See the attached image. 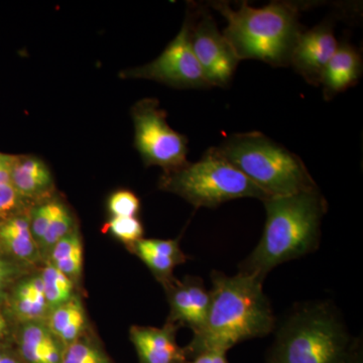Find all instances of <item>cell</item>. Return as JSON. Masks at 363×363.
Listing matches in <instances>:
<instances>
[{
	"label": "cell",
	"mask_w": 363,
	"mask_h": 363,
	"mask_svg": "<svg viewBox=\"0 0 363 363\" xmlns=\"http://www.w3.org/2000/svg\"><path fill=\"white\" fill-rule=\"evenodd\" d=\"M11 155L1 154L0 156V185L11 184V168L14 161Z\"/></svg>",
	"instance_id": "cell-32"
},
{
	"label": "cell",
	"mask_w": 363,
	"mask_h": 363,
	"mask_svg": "<svg viewBox=\"0 0 363 363\" xmlns=\"http://www.w3.org/2000/svg\"><path fill=\"white\" fill-rule=\"evenodd\" d=\"M0 156H1V152H0Z\"/></svg>",
	"instance_id": "cell-34"
},
{
	"label": "cell",
	"mask_w": 363,
	"mask_h": 363,
	"mask_svg": "<svg viewBox=\"0 0 363 363\" xmlns=\"http://www.w3.org/2000/svg\"><path fill=\"white\" fill-rule=\"evenodd\" d=\"M11 185L30 202L52 197L54 179L49 167L40 157L16 156L11 168Z\"/></svg>",
	"instance_id": "cell-16"
},
{
	"label": "cell",
	"mask_w": 363,
	"mask_h": 363,
	"mask_svg": "<svg viewBox=\"0 0 363 363\" xmlns=\"http://www.w3.org/2000/svg\"><path fill=\"white\" fill-rule=\"evenodd\" d=\"M4 308L16 325L45 322L50 310L40 272H30L18 279L11 289Z\"/></svg>",
	"instance_id": "cell-14"
},
{
	"label": "cell",
	"mask_w": 363,
	"mask_h": 363,
	"mask_svg": "<svg viewBox=\"0 0 363 363\" xmlns=\"http://www.w3.org/2000/svg\"><path fill=\"white\" fill-rule=\"evenodd\" d=\"M217 150L269 197L318 188L300 157L257 131L229 136Z\"/></svg>",
	"instance_id": "cell-5"
},
{
	"label": "cell",
	"mask_w": 363,
	"mask_h": 363,
	"mask_svg": "<svg viewBox=\"0 0 363 363\" xmlns=\"http://www.w3.org/2000/svg\"><path fill=\"white\" fill-rule=\"evenodd\" d=\"M136 243L150 252L173 257V259L179 260L181 264H184L187 260L185 253L182 252L179 240H145L143 238Z\"/></svg>",
	"instance_id": "cell-29"
},
{
	"label": "cell",
	"mask_w": 363,
	"mask_h": 363,
	"mask_svg": "<svg viewBox=\"0 0 363 363\" xmlns=\"http://www.w3.org/2000/svg\"><path fill=\"white\" fill-rule=\"evenodd\" d=\"M107 208L112 217H136L140 210V202L130 191L119 190L109 197Z\"/></svg>",
	"instance_id": "cell-28"
},
{
	"label": "cell",
	"mask_w": 363,
	"mask_h": 363,
	"mask_svg": "<svg viewBox=\"0 0 363 363\" xmlns=\"http://www.w3.org/2000/svg\"><path fill=\"white\" fill-rule=\"evenodd\" d=\"M267 221L259 245L240 272L264 281L274 267L314 252L320 243L327 203L319 189L264 200Z\"/></svg>",
	"instance_id": "cell-2"
},
{
	"label": "cell",
	"mask_w": 363,
	"mask_h": 363,
	"mask_svg": "<svg viewBox=\"0 0 363 363\" xmlns=\"http://www.w3.org/2000/svg\"><path fill=\"white\" fill-rule=\"evenodd\" d=\"M197 21L191 18L190 39L198 63L209 86L229 84L240 60L206 9L198 11Z\"/></svg>",
	"instance_id": "cell-9"
},
{
	"label": "cell",
	"mask_w": 363,
	"mask_h": 363,
	"mask_svg": "<svg viewBox=\"0 0 363 363\" xmlns=\"http://www.w3.org/2000/svg\"><path fill=\"white\" fill-rule=\"evenodd\" d=\"M14 347L25 363H61L65 348L44 321L16 325Z\"/></svg>",
	"instance_id": "cell-13"
},
{
	"label": "cell",
	"mask_w": 363,
	"mask_h": 363,
	"mask_svg": "<svg viewBox=\"0 0 363 363\" xmlns=\"http://www.w3.org/2000/svg\"><path fill=\"white\" fill-rule=\"evenodd\" d=\"M45 324L64 347L83 337L87 317L81 298L74 296L66 304L52 310L48 315Z\"/></svg>",
	"instance_id": "cell-18"
},
{
	"label": "cell",
	"mask_w": 363,
	"mask_h": 363,
	"mask_svg": "<svg viewBox=\"0 0 363 363\" xmlns=\"http://www.w3.org/2000/svg\"><path fill=\"white\" fill-rule=\"evenodd\" d=\"M166 192L180 196L196 208H216L240 198L267 199L269 196L222 157L217 147L205 152L200 161L164 172L159 183Z\"/></svg>",
	"instance_id": "cell-6"
},
{
	"label": "cell",
	"mask_w": 363,
	"mask_h": 363,
	"mask_svg": "<svg viewBox=\"0 0 363 363\" xmlns=\"http://www.w3.org/2000/svg\"><path fill=\"white\" fill-rule=\"evenodd\" d=\"M264 363H362V345L333 305L306 303L279 327Z\"/></svg>",
	"instance_id": "cell-3"
},
{
	"label": "cell",
	"mask_w": 363,
	"mask_h": 363,
	"mask_svg": "<svg viewBox=\"0 0 363 363\" xmlns=\"http://www.w3.org/2000/svg\"><path fill=\"white\" fill-rule=\"evenodd\" d=\"M211 281L206 321L184 348L187 359L207 351L227 353L236 344L269 335L276 326L259 277L242 272L228 277L215 271Z\"/></svg>",
	"instance_id": "cell-1"
},
{
	"label": "cell",
	"mask_w": 363,
	"mask_h": 363,
	"mask_svg": "<svg viewBox=\"0 0 363 363\" xmlns=\"http://www.w3.org/2000/svg\"><path fill=\"white\" fill-rule=\"evenodd\" d=\"M59 202L60 200L56 198H47L42 201L35 202L28 211L30 233H32L33 240L37 242L38 247L44 238L52 217L56 213Z\"/></svg>",
	"instance_id": "cell-24"
},
{
	"label": "cell",
	"mask_w": 363,
	"mask_h": 363,
	"mask_svg": "<svg viewBox=\"0 0 363 363\" xmlns=\"http://www.w3.org/2000/svg\"><path fill=\"white\" fill-rule=\"evenodd\" d=\"M0 363H25L13 346L0 348Z\"/></svg>",
	"instance_id": "cell-33"
},
{
	"label": "cell",
	"mask_w": 363,
	"mask_h": 363,
	"mask_svg": "<svg viewBox=\"0 0 363 363\" xmlns=\"http://www.w3.org/2000/svg\"><path fill=\"white\" fill-rule=\"evenodd\" d=\"M338 45L331 26L322 23L301 33L291 56V64L308 83L319 85L324 69L337 51Z\"/></svg>",
	"instance_id": "cell-11"
},
{
	"label": "cell",
	"mask_w": 363,
	"mask_h": 363,
	"mask_svg": "<svg viewBox=\"0 0 363 363\" xmlns=\"http://www.w3.org/2000/svg\"><path fill=\"white\" fill-rule=\"evenodd\" d=\"M40 276L50 312L59 306L66 304L75 296V284L49 262H45Z\"/></svg>",
	"instance_id": "cell-20"
},
{
	"label": "cell",
	"mask_w": 363,
	"mask_h": 363,
	"mask_svg": "<svg viewBox=\"0 0 363 363\" xmlns=\"http://www.w3.org/2000/svg\"><path fill=\"white\" fill-rule=\"evenodd\" d=\"M16 324L14 323L6 308L0 307V348L14 345V334Z\"/></svg>",
	"instance_id": "cell-30"
},
{
	"label": "cell",
	"mask_w": 363,
	"mask_h": 363,
	"mask_svg": "<svg viewBox=\"0 0 363 363\" xmlns=\"http://www.w3.org/2000/svg\"><path fill=\"white\" fill-rule=\"evenodd\" d=\"M191 18L164 51L154 61L121 73L123 79H149L176 88L210 87L193 52L190 39Z\"/></svg>",
	"instance_id": "cell-8"
},
{
	"label": "cell",
	"mask_w": 363,
	"mask_h": 363,
	"mask_svg": "<svg viewBox=\"0 0 363 363\" xmlns=\"http://www.w3.org/2000/svg\"><path fill=\"white\" fill-rule=\"evenodd\" d=\"M104 230L130 248L143 240V224L136 217H111Z\"/></svg>",
	"instance_id": "cell-25"
},
{
	"label": "cell",
	"mask_w": 363,
	"mask_h": 363,
	"mask_svg": "<svg viewBox=\"0 0 363 363\" xmlns=\"http://www.w3.org/2000/svg\"><path fill=\"white\" fill-rule=\"evenodd\" d=\"M131 250L142 259L145 266L149 267L150 271L154 274L157 281H161L162 286L167 285L175 279L173 276V272L178 264H181L179 260L150 252V250L140 247L138 243H135V247L131 248Z\"/></svg>",
	"instance_id": "cell-23"
},
{
	"label": "cell",
	"mask_w": 363,
	"mask_h": 363,
	"mask_svg": "<svg viewBox=\"0 0 363 363\" xmlns=\"http://www.w3.org/2000/svg\"><path fill=\"white\" fill-rule=\"evenodd\" d=\"M28 211L0 222V252L23 266L32 267L42 262L43 259L30 233Z\"/></svg>",
	"instance_id": "cell-15"
},
{
	"label": "cell",
	"mask_w": 363,
	"mask_h": 363,
	"mask_svg": "<svg viewBox=\"0 0 363 363\" xmlns=\"http://www.w3.org/2000/svg\"><path fill=\"white\" fill-rule=\"evenodd\" d=\"M213 9L227 21L223 35L238 60L255 59L274 67L291 65V56L303 32L295 4L272 2L255 9L243 2L234 11L226 2Z\"/></svg>",
	"instance_id": "cell-4"
},
{
	"label": "cell",
	"mask_w": 363,
	"mask_h": 363,
	"mask_svg": "<svg viewBox=\"0 0 363 363\" xmlns=\"http://www.w3.org/2000/svg\"><path fill=\"white\" fill-rule=\"evenodd\" d=\"M61 363H112L98 344L81 337L64 348Z\"/></svg>",
	"instance_id": "cell-22"
},
{
	"label": "cell",
	"mask_w": 363,
	"mask_h": 363,
	"mask_svg": "<svg viewBox=\"0 0 363 363\" xmlns=\"http://www.w3.org/2000/svg\"><path fill=\"white\" fill-rule=\"evenodd\" d=\"M33 204L21 197L11 184L0 185V222L28 211Z\"/></svg>",
	"instance_id": "cell-27"
},
{
	"label": "cell",
	"mask_w": 363,
	"mask_h": 363,
	"mask_svg": "<svg viewBox=\"0 0 363 363\" xmlns=\"http://www.w3.org/2000/svg\"><path fill=\"white\" fill-rule=\"evenodd\" d=\"M30 267L23 266L0 252V307H4L11 289L18 279L30 274Z\"/></svg>",
	"instance_id": "cell-26"
},
{
	"label": "cell",
	"mask_w": 363,
	"mask_h": 363,
	"mask_svg": "<svg viewBox=\"0 0 363 363\" xmlns=\"http://www.w3.org/2000/svg\"><path fill=\"white\" fill-rule=\"evenodd\" d=\"M135 125V145L145 166L174 171L187 164L188 140L172 130L166 112L152 98L136 102L131 109Z\"/></svg>",
	"instance_id": "cell-7"
},
{
	"label": "cell",
	"mask_w": 363,
	"mask_h": 363,
	"mask_svg": "<svg viewBox=\"0 0 363 363\" xmlns=\"http://www.w3.org/2000/svg\"><path fill=\"white\" fill-rule=\"evenodd\" d=\"M83 242L77 227L52 247L45 262L66 274L74 284L80 281L83 272Z\"/></svg>",
	"instance_id": "cell-19"
},
{
	"label": "cell",
	"mask_w": 363,
	"mask_h": 363,
	"mask_svg": "<svg viewBox=\"0 0 363 363\" xmlns=\"http://www.w3.org/2000/svg\"><path fill=\"white\" fill-rule=\"evenodd\" d=\"M176 325L162 328L133 326L130 340L138 353V363H185V350L176 341Z\"/></svg>",
	"instance_id": "cell-12"
},
{
	"label": "cell",
	"mask_w": 363,
	"mask_h": 363,
	"mask_svg": "<svg viewBox=\"0 0 363 363\" xmlns=\"http://www.w3.org/2000/svg\"><path fill=\"white\" fill-rule=\"evenodd\" d=\"M362 68V58L357 50L350 45H339L322 74L320 84L323 85L325 98L330 99L355 84Z\"/></svg>",
	"instance_id": "cell-17"
},
{
	"label": "cell",
	"mask_w": 363,
	"mask_h": 363,
	"mask_svg": "<svg viewBox=\"0 0 363 363\" xmlns=\"http://www.w3.org/2000/svg\"><path fill=\"white\" fill-rule=\"evenodd\" d=\"M75 227V219H74L73 214L63 202L60 201L56 213L52 217L51 223L48 227L39 245L43 260L45 262L52 247L62 238H65L67 234L70 233Z\"/></svg>",
	"instance_id": "cell-21"
},
{
	"label": "cell",
	"mask_w": 363,
	"mask_h": 363,
	"mask_svg": "<svg viewBox=\"0 0 363 363\" xmlns=\"http://www.w3.org/2000/svg\"><path fill=\"white\" fill-rule=\"evenodd\" d=\"M185 363H230L226 357V352L222 351H207L201 353Z\"/></svg>",
	"instance_id": "cell-31"
},
{
	"label": "cell",
	"mask_w": 363,
	"mask_h": 363,
	"mask_svg": "<svg viewBox=\"0 0 363 363\" xmlns=\"http://www.w3.org/2000/svg\"><path fill=\"white\" fill-rule=\"evenodd\" d=\"M169 304L168 323L184 325L199 331L206 321L210 307V292L197 277H186L183 281L174 279L164 285Z\"/></svg>",
	"instance_id": "cell-10"
}]
</instances>
